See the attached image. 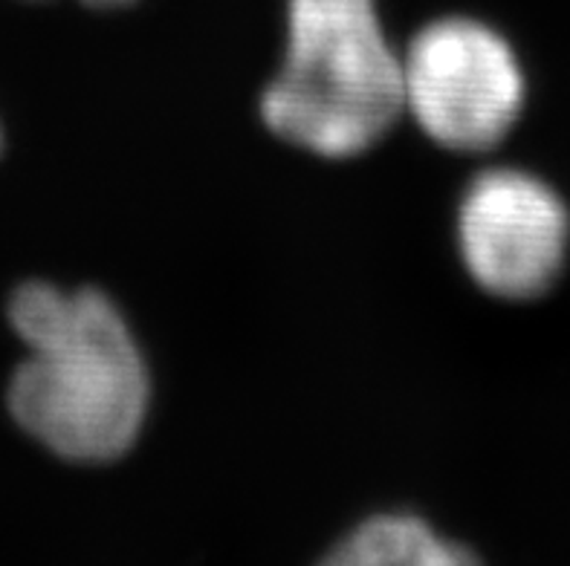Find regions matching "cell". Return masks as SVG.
I'll return each mask as SVG.
<instances>
[{"instance_id": "obj_2", "label": "cell", "mask_w": 570, "mask_h": 566, "mask_svg": "<svg viewBox=\"0 0 570 566\" xmlns=\"http://www.w3.org/2000/svg\"><path fill=\"white\" fill-rule=\"evenodd\" d=\"M287 56L261 99L273 133L318 157H354L405 110L403 58L374 0H289Z\"/></svg>"}, {"instance_id": "obj_6", "label": "cell", "mask_w": 570, "mask_h": 566, "mask_svg": "<svg viewBox=\"0 0 570 566\" xmlns=\"http://www.w3.org/2000/svg\"><path fill=\"white\" fill-rule=\"evenodd\" d=\"M85 3H94V7H122V3H130V0H85Z\"/></svg>"}, {"instance_id": "obj_5", "label": "cell", "mask_w": 570, "mask_h": 566, "mask_svg": "<svg viewBox=\"0 0 570 566\" xmlns=\"http://www.w3.org/2000/svg\"><path fill=\"white\" fill-rule=\"evenodd\" d=\"M325 560L336 566H463L475 555L441 538L417 517L389 515L351 532Z\"/></svg>"}, {"instance_id": "obj_4", "label": "cell", "mask_w": 570, "mask_h": 566, "mask_svg": "<svg viewBox=\"0 0 570 566\" xmlns=\"http://www.w3.org/2000/svg\"><path fill=\"white\" fill-rule=\"evenodd\" d=\"M458 235L463 264L478 287L507 301H530L562 275L570 215L548 182L499 168L470 186Z\"/></svg>"}, {"instance_id": "obj_3", "label": "cell", "mask_w": 570, "mask_h": 566, "mask_svg": "<svg viewBox=\"0 0 570 566\" xmlns=\"http://www.w3.org/2000/svg\"><path fill=\"white\" fill-rule=\"evenodd\" d=\"M405 110L449 151H490L524 108V72L510 43L470 18L429 23L403 58Z\"/></svg>"}, {"instance_id": "obj_1", "label": "cell", "mask_w": 570, "mask_h": 566, "mask_svg": "<svg viewBox=\"0 0 570 566\" xmlns=\"http://www.w3.org/2000/svg\"><path fill=\"white\" fill-rule=\"evenodd\" d=\"M9 321L29 347L9 385L14 423L72 463L122 457L148 414V370L110 298L27 284Z\"/></svg>"}]
</instances>
